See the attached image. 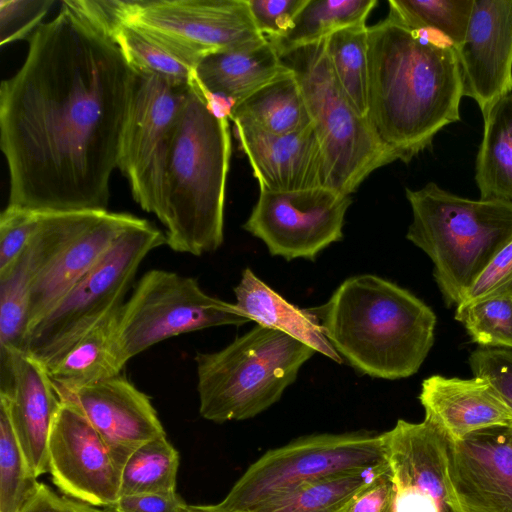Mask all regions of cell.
Masks as SVG:
<instances>
[{
  "label": "cell",
  "instance_id": "1",
  "mask_svg": "<svg viewBox=\"0 0 512 512\" xmlns=\"http://www.w3.org/2000/svg\"><path fill=\"white\" fill-rule=\"evenodd\" d=\"M138 74L117 44L65 1L0 85L9 206L107 211Z\"/></svg>",
  "mask_w": 512,
  "mask_h": 512
},
{
  "label": "cell",
  "instance_id": "2",
  "mask_svg": "<svg viewBox=\"0 0 512 512\" xmlns=\"http://www.w3.org/2000/svg\"><path fill=\"white\" fill-rule=\"evenodd\" d=\"M367 119L398 160L409 162L460 120L462 76L455 48L395 10L368 27Z\"/></svg>",
  "mask_w": 512,
  "mask_h": 512
},
{
  "label": "cell",
  "instance_id": "3",
  "mask_svg": "<svg viewBox=\"0 0 512 512\" xmlns=\"http://www.w3.org/2000/svg\"><path fill=\"white\" fill-rule=\"evenodd\" d=\"M309 310L341 358L371 377L396 380L415 374L434 343V311L376 275L347 278L325 304Z\"/></svg>",
  "mask_w": 512,
  "mask_h": 512
},
{
  "label": "cell",
  "instance_id": "4",
  "mask_svg": "<svg viewBox=\"0 0 512 512\" xmlns=\"http://www.w3.org/2000/svg\"><path fill=\"white\" fill-rule=\"evenodd\" d=\"M231 156L229 119L207 106L195 78L187 91L168 162L161 212L170 249L201 256L224 240L225 189Z\"/></svg>",
  "mask_w": 512,
  "mask_h": 512
},
{
  "label": "cell",
  "instance_id": "5",
  "mask_svg": "<svg viewBox=\"0 0 512 512\" xmlns=\"http://www.w3.org/2000/svg\"><path fill=\"white\" fill-rule=\"evenodd\" d=\"M407 240L427 254L448 307L458 306L492 258L512 240V202L468 199L429 182L406 188Z\"/></svg>",
  "mask_w": 512,
  "mask_h": 512
},
{
  "label": "cell",
  "instance_id": "6",
  "mask_svg": "<svg viewBox=\"0 0 512 512\" xmlns=\"http://www.w3.org/2000/svg\"><path fill=\"white\" fill-rule=\"evenodd\" d=\"M315 352L280 330L256 324L219 351L197 353L201 416L224 423L260 414L281 398Z\"/></svg>",
  "mask_w": 512,
  "mask_h": 512
},
{
  "label": "cell",
  "instance_id": "7",
  "mask_svg": "<svg viewBox=\"0 0 512 512\" xmlns=\"http://www.w3.org/2000/svg\"><path fill=\"white\" fill-rule=\"evenodd\" d=\"M295 74L320 142L325 186L351 195L376 169L398 160L343 92L325 38L280 54Z\"/></svg>",
  "mask_w": 512,
  "mask_h": 512
},
{
  "label": "cell",
  "instance_id": "8",
  "mask_svg": "<svg viewBox=\"0 0 512 512\" xmlns=\"http://www.w3.org/2000/svg\"><path fill=\"white\" fill-rule=\"evenodd\" d=\"M166 243L165 233L146 219L128 228L99 262L27 331L24 352L46 369L85 333L125 302L145 257Z\"/></svg>",
  "mask_w": 512,
  "mask_h": 512
},
{
  "label": "cell",
  "instance_id": "9",
  "mask_svg": "<svg viewBox=\"0 0 512 512\" xmlns=\"http://www.w3.org/2000/svg\"><path fill=\"white\" fill-rule=\"evenodd\" d=\"M251 321L235 304L202 290L196 278L152 269L136 283L117 317V339L127 363L151 346L185 333Z\"/></svg>",
  "mask_w": 512,
  "mask_h": 512
},
{
  "label": "cell",
  "instance_id": "10",
  "mask_svg": "<svg viewBox=\"0 0 512 512\" xmlns=\"http://www.w3.org/2000/svg\"><path fill=\"white\" fill-rule=\"evenodd\" d=\"M386 463L383 433L305 436L262 455L220 504L231 512H250L303 482L368 470Z\"/></svg>",
  "mask_w": 512,
  "mask_h": 512
},
{
  "label": "cell",
  "instance_id": "11",
  "mask_svg": "<svg viewBox=\"0 0 512 512\" xmlns=\"http://www.w3.org/2000/svg\"><path fill=\"white\" fill-rule=\"evenodd\" d=\"M124 123L117 168L129 181L139 206L159 216L169 158L186 102L188 86L139 73Z\"/></svg>",
  "mask_w": 512,
  "mask_h": 512
},
{
  "label": "cell",
  "instance_id": "12",
  "mask_svg": "<svg viewBox=\"0 0 512 512\" xmlns=\"http://www.w3.org/2000/svg\"><path fill=\"white\" fill-rule=\"evenodd\" d=\"M121 16L123 24L144 28L199 62L267 42L248 0H123Z\"/></svg>",
  "mask_w": 512,
  "mask_h": 512
},
{
  "label": "cell",
  "instance_id": "13",
  "mask_svg": "<svg viewBox=\"0 0 512 512\" xmlns=\"http://www.w3.org/2000/svg\"><path fill=\"white\" fill-rule=\"evenodd\" d=\"M351 203L350 195L326 186L289 192L260 190L243 228L262 240L272 256L314 261L342 239Z\"/></svg>",
  "mask_w": 512,
  "mask_h": 512
},
{
  "label": "cell",
  "instance_id": "14",
  "mask_svg": "<svg viewBox=\"0 0 512 512\" xmlns=\"http://www.w3.org/2000/svg\"><path fill=\"white\" fill-rule=\"evenodd\" d=\"M394 512H465L452 468V440L428 419H399L383 433Z\"/></svg>",
  "mask_w": 512,
  "mask_h": 512
},
{
  "label": "cell",
  "instance_id": "15",
  "mask_svg": "<svg viewBox=\"0 0 512 512\" xmlns=\"http://www.w3.org/2000/svg\"><path fill=\"white\" fill-rule=\"evenodd\" d=\"M52 481L70 498L110 508L120 497L121 471L100 434L72 403L61 401L48 442Z\"/></svg>",
  "mask_w": 512,
  "mask_h": 512
},
{
  "label": "cell",
  "instance_id": "16",
  "mask_svg": "<svg viewBox=\"0 0 512 512\" xmlns=\"http://www.w3.org/2000/svg\"><path fill=\"white\" fill-rule=\"evenodd\" d=\"M104 212L40 213L38 225L23 251L0 277V353L24 350L33 283Z\"/></svg>",
  "mask_w": 512,
  "mask_h": 512
},
{
  "label": "cell",
  "instance_id": "17",
  "mask_svg": "<svg viewBox=\"0 0 512 512\" xmlns=\"http://www.w3.org/2000/svg\"><path fill=\"white\" fill-rule=\"evenodd\" d=\"M455 50L463 96L485 115L512 90V0H474L466 36Z\"/></svg>",
  "mask_w": 512,
  "mask_h": 512
},
{
  "label": "cell",
  "instance_id": "18",
  "mask_svg": "<svg viewBox=\"0 0 512 512\" xmlns=\"http://www.w3.org/2000/svg\"><path fill=\"white\" fill-rule=\"evenodd\" d=\"M59 398L83 413L102 437L120 471L137 448L166 435L150 397L122 375Z\"/></svg>",
  "mask_w": 512,
  "mask_h": 512
},
{
  "label": "cell",
  "instance_id": "19",
  "mask_svg": "<svg viewBox=\"0 0 512 512\" xmlns=\"http://www.w3.org/2000/svg\"><path fill=\"white\" fill-rule=\"evenodd\" d=\"M0 402L32 472H49L48 442L61 400L47 369L23 351L0 354Z\"/></svg>",
  "mask_w": 512,
  "mask_h": 512
},
{
  "label": "cell",
  "instance_id": "20",
  "mask_svg": "<svg viewBox=\"0 0 512 512\" xmlns=\"http://www.w3.org/2000/svg\"><path fill=\"white\" fill-rule=\"evenodd\" d=\"M233 124L260 190L289 192L325 186V161L313 125L272 134L247 123Z\"/></svg>",
  "mask_w": 512,
  "mask_h": 512
},
{
  "label": "cell",
  "instance_id": "21",
  "mask_svg": "<svg viewBox=\"0 0 512 512\" xmlns=\"http://www.w3.org/2000/svg\"><path fill=\"white\" fill-rule=\"evenodd\" d=\"M452 468L465 512H512V427L452 441Z\"/></svg>",
  "mask_w": 512,
  "mask_h": 512
},
{
  "label": "cell",
  "instance_id": "22",
  "mask_svg": "<svg viewBox=\"0 0 512 512\" xmlns=\"http://www.w3.org/2000/svg\"><path fill=\"white\" fill-rule=\"evenodd\" d=\"M419 401L425 418L453 441L488 428L512 427V409L486 380L433 375L423 380Z\"/></svg>",
  "mask_w": 512,
  "mask_h": 512
},
{
  "label": "cell",
  "instance_id": "23",
  "mask_svg": "<svg viewBox=\"0 0 512 512\" xmlns=\"http://www.w3.org/2000/svg\"><path fill=\"white\" fill-rule=\"evenodd\" d=\"M141 219L129 213L107 210L77 237L33 283L29 293L27 331L99 262L128 228Z\"/></svg>",
  "mask_w": 512,
  "mask_h": 512
},
{
  "label": "cell",
  "instance_id": "24",
  "mask_svg": "<svg viewBox=\"0 0 512 512\" xmlns=\"http://www.w3.org/2000/svg\"><path fill=\"white\" fill-rule=\"evenodd\" d=\"M289 71L276 49L267 40L263 45L252 49L219 51L206 55L197 65L194 77L204 90L219 95L236 106Z\"/></svg>",
  "mask_w": 512,
  "mask_h": 512
},
{
  "label": "cell",
  "instance_id": "25",
  "mask_svg": "<svg viewBox=\"0 0 512 512\" xmlns=\"http://www.w3.org/2000/svg\"><path fill=\"white\" fill-rule=\"evenodd\" d=\"M234 294L235 305L251 321L280 330L331 360L343 362L326 338L318 318L309 309H301L289 303L250 268L243 270Z\"/></svg>",
  "mask_w": 512,
  "mask_h": 512
},
{
  "label": "cell",
  "instance_id": "26",
  "mask_svg": "<svg viewBox=\"0 0 512 512\" xmlns=\"http://www.w3.org/2000/svg\"><path fill=\"white\" fill-rule=\"evenodd\" d=\"M119 309L99 321L47 369L59 397L121 375L126 362L117 339Z\"/></svg>",
  "mask_w": 512,
  "mask_h": 512
},
{
  "label": "cell",
  "instance_id": "27",
  "mask_svg": "<svg viewBox=\"0 0 512 512\" xmlns=\"http://www.w3.org/2000/svg\"><path fill=\"white\" fill-rule=\"evenodd\" d=\"M229 120L272 134H288L312 126L301 87L291 69L234 106Z\"/></svg>",
  "mask_w": 512,
  "mask_h": 512
},
{
  "label": "cell",
  "instance_id": "28",
  "mask_svg": "<svg viewBox=\"0 0 512 512\" xmlns=\"http://www.w3.org/2000/svg\"><path fill=\"white\" fill-rule=\"evenodd\" d=\"M483 117L475 172L480 198L512 202V90L497 99Z\"/></svg>",
  "mask_w": 512,
  "mask_h": 512
},
{
  "label": "cell",
  "instance_id": "29",
  "mask_svg": "<svg viewBox=\"0 0 512 512\" xmlns=\"http://www.w3.org/2000/svg\"><path fill=\"white\" fill-rule=\"evenodd\" d=\"M111 39L136 72L157 75L180 87L188 86L195 76L199 61L144 28L122 24Z\"/></svg>",
  "mask_w": 512,
  "mask_h": 512
},
{
  "label": "cell",
  "instance_id": "30",
  "mask_svg": "<svg viewBox=\"0 0 512 512\" xmlns=\"http://www.w3.org/2000/svg\"><path fill=\"white\" fill-rule=\"evenodd\" d=\"M376 0H308L292 27L268 40L278 54L322 40L339 29L366 23Z\"/></svg>",
  "mask_w": 512,
  "mask_h": 512
},
{
  "label": "cell",
  "instance_id": "31",
  "mask_svg": "<svg viewBox=\"0 0 512 512\" xmlns=\"http://www.w3.org/2000/svg\"><path fill=\"white\" fill-rule=\"evenodd\" d=\"M386 465L303 482L250 512H338Z\"/></svg>",
  "mask_w": 512,
  "mask_h": 512
},
{
  "label": "cell",
  "instance_id": "32",
  "mask_svg": "<svg viewBox=\"0 0 512 512\" xmlns=\"http://www.w3.org/2000/svg\"><path fill=\"white\" fill-rule=\"evenodd\" d=\"M333 72L346 97L367 118L369 67L366 23L344 27L325 38Z\"/></svg>",
  "mask_w": 512,
  "mask_h": 512
},
{
  "label": "cell",
  "instance_id": "33",
  "mask_svg": "<svg viewBox=\"0 0 512 512\" xmlns=\"http://www.w3.org/2000/svg\"><path fill=\"white\" fill-rule=\"evenodd\" d=\"M178 451L166 435L137 448L121 471L120 496L176 491Z\"/></svg>",
  "mask_w": 512,
  "mask_h": 512
},
{
  "label": "cell",
  "instance_id": "34",
  "mask_svg": "<svg viewBox=\"0 0 512 512\" xmlns=\"http://www.w3.org/2000/svg\"><path fill=\"white\" fill-rule=\"evenodd\" d=\"M40 486L15 435L8 410L0 402V512H22Z\"/></svg>",
  "mask_w": 512,
  "mask_h": 512
},
{
  "label": "cell",
  "instance_id": "35",
  "mask_svg": "<svg viewBox=\"0 0 512 512\" xmlns=\"http://www.w3.org/2000/svg\"><path fill=\"white\" fill-rule=\"evenodd\" d=\"M474 0H389L410 26L444 37L455 49L464 41Z\"/></svg>",
  "mask_w": 512,
  "mask_h": 512
},
{
  "label": "cell",
  "instance_id": "36",
  "mask_svg": "<svg viewBox=\"0 0 512 512\" xmlns=\"http://www.w3.org/2000/svg\"><path fill=\"white\" fill-rule=\"evenodd\" d=\"M455 319L473 342L483 347L512 349V291L491 294L456 306Z\"/></svg>",
  "mask_w": 512,
  "mask_h": 512
},
{
  "label": "cell",
  "instance_id": "37",
  "mask_svg": "<svg viewBox=\"0 0 512 512\" xmlns=\"http://www.w3.org/2000/svg\"><path fill=\"white\" fill-rule=\"evenodd\" d=\"M54 0H0V44L30 38Z\"/></svg>",
  "mask_w": 512,
  "mask_h": 512
},
{
  "label": "cell",
  "instance_id": "38",
  "mask_svg": "<svg viewBox=\"0 0 512 512\" xmlns=\"http://www.w3.org/2000/svg\"><path fill=\"white\" fill-rule=\"evenodd\" d=\"M40 212L7 205L0 215V277L19 257L34 233Z\"/></svg>",
  "mask_w": 512,
  "mask_h": 512
},
{
  "label": "cell",
  "instance_id": "39",
  "mask_svg": "<svg viewBox=\"0 0 512 512\" xmlns=\"http://www.w3.org/2000/svg\"><path fill=\"white\" fill-rule=\"evenodd\" d=\"M474 377L488 381L512 409V350L499 347L476 349L469 357Z\"/></svg>",
  "mask_w": 512,
  "mask_h": 512
},
{
  "label": "cell",
  "instance_id": "40",
  "mask_svg": "<svg viewBox=\"0 0 512 512\" xmlns=\"http://www.w3.org/2000/svg\"><path fill=\"white\" fill-rule=\"evenodd\" d=\"M308 0H248L259 31L267 40L283 36Z\"/></svg>",
  "mask_w": 512,
  "mask_h": 512
},
{
  "label": "cell",
  "instance_id": "41",
  "mask_svg": "<svg viewBox=\"0 0 512 512\" xmlns=\"http://www.w3.org/2000/svg\"><path fill=\"white\" fill-rule=\"evenodd\" d=\"M338 512H394V486L388 463Z\"/></svg>",
  "mask_w": 512,
  "mask_h": 512
},
{
  "label": "cell",
  "instance_id": "42",
  "mask_svg": "<svg viewBox=\"0 0 512 512\" xmlns=\"http://www.w3.org/2000/svg\"><path fill=\"white\" fill-rule=\"evenodd\" d=\"M512 282V240L488 263L460 304H467L506 288ZM459 304V305H460Z\"/></svg>",
  "mask_w": 512,
  "mask_h": 512
},
{
  "label": "cell",
  "instance_id": "43",
  "mask_svg": "<svg viewBox=\"0 0 512 512\" xmlns=\"http://www.w3.org/2000/svg\"><path fill=\"white\" fill-rule=\"evenodd\" d=\"M185 501L177 491L169 493H143L120 496L114 512H182Z\"/></svg>",
  "mask_w": 512,
  "mask_h": 512
},
{
  "label": "cell",
  "instance_id": "44",
  "mask_svg": "<svg viewBox=\"0 0 512 512\" xmlns=\"http://www.w3.org/2000/svg\"><path fill=\"white\" fill-rule=\"evenodd\" d=\"M22 512H114L110 508L95 507L90 504L60 495L41 483L36 497Z\"/></svg>",
  "mask_w": 512,
  "mask_h": 512
},
{
  "label": "cell",
  "instance_id": "45",
  "mask_svg": "<svg viewBox=\"0 0 512 512\" xmlns=\"http://www.w3.org/2000/svg\"><path fill=\"white\" fill-rule=\"evenodd\" d=\"M182 512H231L220 503L215 505H190L186 504Z\"/></svg>",
  "mask_w": 512,
  "mask_h": 512
}]
</instances>
